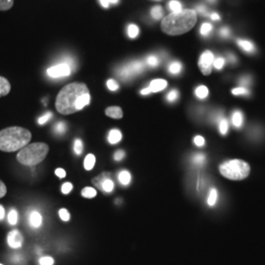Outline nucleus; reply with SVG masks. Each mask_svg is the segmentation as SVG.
<instances>
[{
    "label": "nucleus",
    "mask_w": 265,
    "mask_h": 265,
    "mask_svg": "<svg viewBox=\"0 0 265 265\" xmlns=\"http://www.w3.org/2000/svg\"><path fill=\"white\" fill-rule=\"evenodd\" d=\"M90 102V93L86 84L72 83L57 94L55 107L63 115H70L84 109Z\"/></svg>",
    "instance_id": "1"
},
{
    "label": "nucleus",
    "mask_w": 265,
    "mask_h": 265,
    "mask_svg": "<svg viewBox=\"0 0 265 265\" xmlns=\"http://www.w3.org/2000/svg\"><path fill=\"white\" fill-rule=\"evenodd\" d=\"M196 23L197 12L193 9H186L164 17L161 29L169 36H179L192 30Z\"/></svg>",
    "instance_id": "2"
},
{
    "label": "nucleus",
    "mask_w": 265,
    "mask_h": 265,
    "mask_svg": "<svg viewBox=\"0 0 265 265\" xmlns=\"http://www.w3.org/2000/svg\"><path fill=\"white\" fill-rule=\"evenodd\" d=\"M32 140V134L22 127L13 126L0 131V151L14 153L21 151Z\"/></svg>",
    "instance_id": "3"
},
{
    "label": "nucleus",
    "mask_w": 265,
    "mask_h": 265,
    "mask_svg": "<svg viewBox=\"0 0 265 265\" xmlns=\"http://www.w3.org/2000/svg\"><path fill=\"white\" fill-rule=\"evenodd\" d=\"M49 152L44 143H34L26 146L17 155V160L25 166H36L43 162Z\"/></svg>",
    "instance_id": "4"
},
{
    "label": "nucleus",
    "mask_w": 265,
    "mask_h": 265,
    "mask_svg": "<svg viewBox=\"0 0 265 265\" xmlns=\"http://www.w3.org/2000/svg\"><path fill=\"white\" fill-rule=\"evenodd\" d=\"M220 173L230 180H243L249 175V165L240 159H233L224 162L219 167Z\"/></svg>",
    "instance_id": "5"
},
{
    "label": "nucleus",
    "mask_w": 265,
    "mask_h": 265,
    "mask_svg": "<svg viewBox=\"0 0 265 265\" xmlns=\"http://www.w3.org/2000/svg\"><path fill=\"white\" fill-rule=\"evenodd\" d=\"M145 64L141 61H134L122 67L119 71V75L124 79H129L132 76L140 74L144 71Z\"/></svg>",
    "instance_id": "6"
},
{
    "label": "nucleus",
    "mask_w": 265,
    "mask_h": 265,
    "mask_svg": "<svg viewBox=\"0 0 265 265\" xmlns=\"http://www.w3.org/2000/svg\"><path fill=\"white\" fill-rule=\"evenodd\" d=\"M213 61H214V54L209 50L204 51L200 55L199 66L203 75H209L211 73V67L213 64Z\"/></svg>",
    "instance_id": "7"
},
{
    "label": "nucleus",
    "mask_w": 265,
    "mask_h": 265,
    "mask_svg": "<svg viewBox=\"0 0 265 265\" xmlns=\"http://www.w3.org/2000/svg\"><path fill=\"white\" fill-rule=\"evenodd\" d=\"M71 74V66L65 62L47 69V75L53 79L67 77Z\"/></svg>",
    "instance_id": "8"
},
{
    "label": "nucleus",
    "mask_w": 265,
    "mask_h": 265,
    "mask_svg": "<svg viewBox=\"0 0 265 265\" xmlns=\"http://www.w3.org/2000/svg\"><path fill=\"white\" fill-rule=\"evenodd\" d=\"M23 242H24V237H23L22 233L19 230L15 229V230H12L11 232H9V234L7 236V243L10 247L19 248L22 246Z\"/></svg>",
    "instance_id": "9"
},
{
    "label": "nucleus",
    "mask_w": 265,
    "mask_h": 265,
    "mask_svg": "<svg viewBox=\"0 0 265 265\" xmlns=\"http://www.w3.org/2000/svg\"><path fill=\"white\" fill-rule=\"evenodd\" d=\"M166 87H167V82L165 80L156 79V80H154L151 82L149 88H150L151 92H158V91L163 90Z\"/></svg>",
    "instance_id": "10"
},
{
    "label": "nucleus",
    "mask_w": 265,
    "mask_h": 265,
    "mask_svg": "<svg viewBox=\"0 0 265 265\" xmlns=\"http://www.w3.org/2000/svg\"><path fill=\"white\" fill-rule=\"evenodd\" d=\"M29 222H30V225L34 228H39L42 226L43 224V216L40 212L38 211H33L31 214H30V217H29Z\"/></svg>",
    "instance_id": "11"
},
{
    "label": "nucleus",
    "mask_w": 265,
    "mask_h": 265,
    "mask_svg": "<svg viewBox=\"0 0 265 265\" xmlns=\"http://www.w3.org/2000/svg\"><path fill=\"white\" fill-rule=\"evenodd\" d=\"M237 44L240 46L241 49H243L246 53H254L256 51V48L254 44H252L250 41L247 40H238Z\"/></svg>",
    "instance_id": "12"
},
{
    "label": "nucleus",
    "mask_w": 265,
    "mask_h": 265,
    "mask_svg": "<svg viewBox=\"0 0 265 265\" xmlns=\"http://www.w3.org/2000/svg\"><path fill=\"white\" fill-rule=\"evenodd\" d=\"M105 114L113 119H121L123 117V110L119 106H110L105 109Z\"/></svg>",
    "instance_id": "13"
},
{
    "label": "nucleus",
    "mask_w": 265,
    "mask_h": 265,
    "mask_svg": "<svg viewBox=\"0 0 265 265\" xmlns=\"http://www.w3.org/2000/svg\"><path fill=\"white\" fill-rule=\"evenodd\" d=\"M232 123L236 128H241L243 124V112L236 110L232 114Z\"/></svg>",
    "instance_id": "14"
},
{
    "label": "nucleus",
    "mask_w": 265,
    "mask_h": 265,
    "mask_svg": "<svg viewBox=\"0 0 265 265\" xmlns=\"http://www.w3.org/2000/svg\"><path fill=\"white\" fill-rule=\"evenodd\" d=\"M11 90V85L9 83V81L4 78V77H0V97L7 95Z\"/></svg>",
    "instance_id": "15"
},
{
    "label": "nucleus",
    "mask_w": 265,
    "mask_h": 265,
    "mask_svg": "<svg viewBox=\"0 0 265 265\" xmlns=\"http://www.w3.org/2000/svg\"><path fill=\"white\" fill-rule=\"evenodd\" d=\"M123 136L122 132H120L118 129H112L108 134V142L111 145H116L122 140Z\"/></svg>",
    "instance_id": "16"
},
{
    "label": "nucleus",
    "mask_w": 265,
    "mask_h": 265,
    "mask_svg": "<svg viewBox=\"0 0 265 265\" xmlns=\"http://www.w3.org/2000/svg\"><path fill=\"white\" fill-rule=\"evenodd\" d=\"M213 31V26L210 23H204L201 25L199 33L203 37H208Z\"/></svg>",
    "instance_id": "17"
},
{
    "label": "nucleus",
    "mask_w": 265,
    "mask_h": 265,
    "mask_svg": "<svg viewBox=\"0 0 265 265\" xmlns=\"http://www.w3.org/2000/svg\"><path fill=\"white\" fill-rule=\"evenodd\" d=\"M217 198H218V193H217V190L216 189H211L209 191V194H208V198H207V203L209 206H214L216 201H217Z\"/></svg>",
    "instance_id": "18"
},
{
    "label": "nucleus",
    "mask_w": 265,
    "mask_h": 265,
    "mask_svg": "<svg viewBox=\"0 0 265 265\" xmlns=\"http://www.w3.org/2000/svg\"><path fill=\"white\" fill-rule=\"evenodd\" d=\"M95 164V156L93 155H88L86 156L85 160H84V166H85V169L90 171L93 166Z\"/></svg>",
    "instance_id": "19"
},
{
    "label": "nucleus",
    "mask_w": 265,
    "mask_h": 265,
    "mask_svg": "<svg viewBox=\"0 0 265 265\" xmlns=\"http://www.w3.org/2000/svg\"><path fill=\"white\" fill-rule=\"evenodd\" d=\"M131 179H132L131 174L128 171H126V170L120 172V174H119V181L124 186L129 185L131 183Z\"/></svg>",
    "instance_id": "20"
},
{
    "label": "nucleus",
    "mask_w": 265,
    "mask_h": 265,
    "mask_svg": "<svg viewBox=\"0 0 265 265\" xmlns=\"http://www.w3.org/2000/svg\"><path fill=\"white\" fill-rule=\"evenodd\" d=\"M97 195V192L95 189L90 188V187H86L82 191V196L86 199H93Z\"/></svg>",
    "instance_id": "21"
},
{
    "label": "nucleus",
    "mask_w": 265,
    "mask_h": 265,
    "mask_svg": "<svg viewBox=\"0 0 265 265\" xmlns=\"http://www.w3.org/2000/svg\"><path fill=\"white\" fill-rule=\"evenodd\" d=\"M182 69H183V65L180 62H178V61L172 62L169 65V67H168L169 73L172 74V75H178V74H180L181 71H182Z\"/></svg>",
    "instance_id": "22"
},
{
    "label": "nucleus",
    "mask_w": 265,
    "mask_h": 265,
    "mask_svg": "<svg viewBox=\"0 0 265 265\" xmlns=\"http://www.w3.org/2000/svg\"><path fill=\"white\" fill-rule=\"evenodd\" d=\"M196 95L199 99H204L208 96V88L205 86H199L196 88Z\"/></svg>",
    "instance_id": "23"
},
{
    "label": "nucleus",
    "mask_w": 265,
    "mask_h": 265,
    "mask_svg": "<svg viewBox=\"0 0 265 265\" xmlns=\"http://www.w3.org/2000/svg\"><path fill=\"white\" fill-rule=\"evenodd\" d=\"M152 17L155 20H159L163 17V9L161 6H155L151 11Z\"/></svg>",
    "instance_id": "24"
},
{
    "label": "nucleus",
    "mask_w": 265,
    "mask_h": 265,
    "mask_svg": "<svg viewBox=\"0 0 265 265\" xmlns=\"http://www.w3.org/2000/svg\"><path fill=\"white\" fill-rule=\"evenodd\" d=\"M168 6H169V9L172 11V13H177V12H180L183 10L181 2L178 0H171L169 2Z\"/></svg>",
    "instance_id": "25"
},
{
    "label": "nucleus",
    "mask_w": 265,
    "mask_h": 265,
    "mask_svg": "<svg viewBox=\"0 0 265 265\" xmlns=\"http://www.w3.org/2000/svg\"><path fill=\"white\" fill-rule=\"evenodd\" d=\"M114 183L111 181L110 179H105L102 181V184H101V188L104 192L106 193H111L113 190H114Z\"/></svg>",
    "instance_id": "26"
},
{
    "label": "nucleus",
    "mask_w": 265,
    "mask_h": 265,
    "mask_svg": "<svg viewBox=\"0 0 265 265\" xmlns=\"http://www.w3.org/2000/svg\"><path fill=\"white\" fill-rule=\"evenodd\" d=\"M84 151L83 142L80 139H76L74 142V152L77 155H81Z\"/></svg>",
    "instance_id": "27"
},
{
    "label": "nucleus",
    "mask_w": 265,
    "mask_h": 265,
    "mask_svg": "<svg viewBox=\"0 0 265 265\" xmlns=\"http://www.w3.org/2000/svg\"><path fill=\"white\" fill-rule=\"evenodd\" d=\"M139 33H140V29L137 25H134L131 24L129 25L128 27V36L131 38V39H135L139 36Z\"/></svg>",
    "instance_id": "28"
},
{
    "label": "nucleus",
    "mask_w": 265,
    "mask_h": 265,
    "mask_svg": "<svg viewBox=\"0 0 265 265\" xmlns=\"http://www.w3.org/2000/svg\"><path fill=\"white\" fill-rule=\"evenodd\" d=\"M14 5V0H0V11H7Z\"/></svg>",
    "instance_id": "29"
},
{
    "label": "nucleus",
    "mask_w": 265,
    "mask_h": 265,
    "mask_svg": "<svg viewBox=\"0 0 265 265\" xmlns=\"http://www.w3.org/2000/svg\"><path fill=\"white\" fill-rule=\"evenodd\" d=\"M8 221L11 225H16L18 223V212L16 209L12 208L8 214Z\"/></svg>",
    "instance_id": "30"
},
{
    "label": "nucleus",
    "mask_w": 265,
    "mask_h": 265,
    "mask_svg": "<svg viewBox=\"0 0 265 265\" xmlns=\"http://www.w3.org/2000/svg\"><path fill=\"white\" fill-rule=\"evenodd\" d=\"M232 93L234 95H243V96H248L249 95V90L246 88L243 87H240V88H234L232 90Z\"/></svg>",
    "instance_id": "31"
},
{
    "label": "nucleus",
    "mask_w": 265,
    "mask_h": 265,
    "mask_svg": "<svg viewBox=\"0 0 265 265\" xmlns=\"http://www.w3.org/2000/svg\"><path fill=\"white\" fill-rule=\"evenodd\" d=\"M229 130V123L225 118H222L219 122V131L222 135H226Z\"/></svg>",
    "instance_id": "32"
},
{
    "label": "nucleus",
    "mask_w": 265,
    "mask_h": 265,
    "mask_svg": "<svg viewBox=\"0 0 265 265\" xmlns=\"http://www.w3.org/2000/svg\"><path fill=\"white\" fill-rule=\"evenodd\" d=\"M193 162L195 163V165L197 166H202L205 162V156L202 154H198L195 155L193 158Z\"/></svg>",
    "instance_id": "33"
},
{
    "label": "nucleus",
    "mask_w": 265,
    "mask_h": 265,
    "mask_svg": "<svg viewBox=\"0 0 265 265\" xmlns=\"http://www.w3.org/2000/svg\"><path fill=\"white\" fill-rule=\"evenodd\" d=\"M66 130L67 125L65 122H59L54 127V131L59 135H63L64 132H66Z\"/></svg>",
    "instance_id": "34"
},
{
    "label": "nucleus",
    "mask_w": 265,
    "mask_h": 265,
    "mask_svg": "<svg viewBox=\"0 0 265 265\" xmlns=\"http://www.w3.org/2000/svg\"><path fill=\"white\" fill-rule=\"evenodd\" d=\"M147 64L149 66L156 67L159 64V59L156 55H150L147 57Z\"/></svg>",
    "instance_id": "35"
},
{
    "label": "nucleus",
    "mask_w": 265,
    "mask_h": 265,
    "mask_svg": "<svg viewBox=\"0 0 265 265\" xmlns=\"http://www.w3.org/2000/svg\"><path fill=\"white\" fill-rule=\"evenodd\" d=\"M179 97V92L177 89H172L168 94H167V100L169 102H174L176 101Z\"/></svg>",
    "instance_id": "36"
},
{
    "label": "nucleus",
    "mask_w": 265,
    "mask_h": 265,
    "mask_svg": "<svg viewBox=\"0 0 265 265\" xmlns=\"http://www.w3.org/2000/svg\"><path fill=\"white\" fill-rule=\"evenodd\" d=\"M51 117H52V113H51V112H46V113L44 114L42 117L39 118L38 123H39L40 125H44V124H45L48 120L51 119Z\"/></svg>",
    "instance_id": "37"
},
{
    "label": "nucleus",
    "mask_w": 265,
    "mask_h": 265,
    "mask_svg": "<svg viewBox=\"0 0 265 265\" xmlns=\"http://www.w3.org/2000/svg\"><path fill=\"white\" fill-rule=\"evenodd\" d=\"M225 62L226 61H225V59L223 57H217L213 61V66L215 67V69H217V70H221L225 65Z\"/></svg>",
    "instance_id": "38"
},
{
    "label": "nucleus",
    "mask_w": 265,
    "mask_h": 265,
    "mask_svg": "<svg viewBox=\"0 0 265 265\" xmlns=\"http://www.w3.org/2000/svg\"><path fill=\"white\" fill-rule=\"evenodd\" d=\"M58 213H59L60 218L64 221V222H67V221H69V219H70V213H69V211L67 209H65V208L60 209Z\"/></svg>",
    "instance_id": "39"
},
{
    "label": "nucleus",
    "mask_w": 265,
    "mask_h": 265,
    "mask_svg": "<svg viewBox=\"0 0 265 265\" xmlns=\"http://www.w3.org/2000/svg\"><path fill=\"white\" fill-rule=\"evenodd\" d=\"M106 85H107V88H109L112 91H115V90H117V89L119 88L118 83H117L115 80H113V79H109V80L107 81Z\"/></svg>",
    "instance_id": "40"
},
{
    "label": "nucleus",
    "mask_w": 265,
    "mask_h": 265,
    "mask_svg": "<svg viewBox=\"0 0 265 265\" xmlns=\"http://www.w3.org/2000/svg\"><path fill=\"white\" fill-rule=\"evenodd\" d=\"M240 84L243 86V88H246L250 85L251 83V78L249 76H243L241 79H240Z\"/></svg>",
    "instance_id": "41"
},
{
    "label": "nucleus",
    "mask_w": 265,
    "mask_h": 265,
    "mask_svg": "<svg viewBox=\"0 0 265 265\" xmlns=\"http://www.w3.org/2000/svg\"><path fill=\"white\" fill-rule=\"evenodd\" d=\"M72 190H73V185H72L71 183H69V182H66V183L63 184L62 187H61V191H62V193H63L64 195L69 194Z\"/></svg>",
    "instance_id": "42"
},
{
    "label": "nucleus",
    "mask_w": 265,
    "mask_h": 265,
    "mask_svg": "<svg viewBox=\"0 0 265 265\" xmlns=\"http://www.w3.org/2000/svg\"><path fill=\"white\" fill-rule=\"evenodd\" d=\"M40 263L41 265H53L54 259L50 256H44L40 259Z\"/></svg>",
    "instance_id": "43"
},
{
    "label": "nucleus",
    "mask_w": 265,
    "mask_h": 265,
    "mask_svg": "<svg viewBox=\"0 0 265 265\" xmlns=\"http://www.w3.org/2000/svg\"><path fill=\"white\" fill-rule=\"evenodd\" d=\"M230 35H231L230 29H228V28H226V27L220 29V31H219V36H220L222 39H228V38L230 37Z\"/></svg>",
    "instance_id": "44"
},
{
    "label": "nucleus",
    "mask_w": 265,
    "mask_h": 265,
    "mask_svg": "<svg viewBox=\"0 0 265 265\" xmlns=\"http://www.w3.org/2000/svg\"><path fill=\"white\" fill-rule=\"evenodd\" d=\"M197 11L199 12V14L203 15V16H208V11H207V8L204 6V5H198L197 6Z\"/></svg>",
    "instance_id": "45"
},
{
    "label": "nucleus",
    "mask_w": 265,
    "mask_h": 265,
    "mask_svg": "<svg viewBox=\"0 0 265 265\" xmlns=\"http://www.w3.org/2000/svg\"><path fill=\"white\" fill-rule=\"evenodd\" d=\"M194 143L197 147H203L204 146V139L201 136H197L194 139Z\"/></svg>",
    "instance_id": "46"
},
{
    "label": "nucleus",
    "mask_w": 265,
    "mask_h": 265,
    "mask_svg": "<svg viewBox=\"0 0 265 265\" xmlns=\"http://www.w3.org/2000/svg\"><path fill=\"white\" fill-rule=\"evenodd\" d=\"M125 157V152L124 151H117L116 153H115V155H114V159L116 160V161H120V160H122L123 158Z\"/></svg>",
    "instance_id": "47"
},
{
    "label": "nucleus",
    "mask_w": 265,
    "mask_h": 265,
    "mask_svg": "<svg viewBox=\"0 0 265 265\" xmlns=\"http://www.w3.org/2000/svg\"><path fill=\"white\" fill-rule=\"evenodd\" d=\"M7 193V188L5 186V184L0 180V199L3 198Z\"/></svg>",
    "instance_id": "48"
},
{
    "label": "nucleus",
    "mask_w": 265,
    "mask_h": 265,
    "mask_svg": "<svg viewBox=\"0 0 265 265\" xmlns=\"http://www.w3.org/2000/svg\"><path fill=\"white\" fill-rule=\"evenodd\" d=\"M55 174L56 176L59 177V178H65L66 177V171L62 168H58L55 170Z\"/></svg>",
    "instance_id": "49"
},
{
    "label": "nucleus",
    "mask_w": 265,
    "mask_h": 265,
    "mask_svg": "<svg viewBox=\"0 0 265 265\" xmlns=\"http://www.w3.org/2000/svg\"><path fill=\"white\" fill-rule=\"evenodd\" d=\"M227 59H228V62H230L231 64H235L237 62V57L234 54H232V53L228 54Z\"/></svg>",
    "instance_id": "50"
},
{
    "label": "nucleus",
    "mask_w": 265,
    "mask_h": 265,
    "mask_svg": "<svg viewBox=\"0 0 265 265\" xmlns=\"http://www.w3.org/2000/svg\"><path fill=\"white\" fill-rule=\"evenodd\" d=\"M209 17L211 18L212 21H219L220 20V16L217 13H211V14H209Z\"/></svg>",
    "instance_id": "51"
},
{
    "label": "nucleus",
    "mask_w": 265,
    "mask_h": 265,
    "mask_svg": "<svg viewBox=\"0 0 265 265\" xmlns=\"http://www.w3.org/2000/svg\"><path fill=\"white\" fill-rule=\"evenodd\" d=\"M4 216H5V209L2 205H0V221L4 219Z\"/></svg>",
    "instance_id": "52"
},
{
    "label": "nucleus",
    "mask_w": 265,
    "mask_h": 265,
    "mask_svg": "<svg viewBox=\"0 0 265 265\" xmlns=\"http://www.w3.org/2000/svg\"><path fill=\"white\" fill-rule=\"evenodd\" d=\"M99 1H100V4L102 5L103 8H108V6H109L108 0H99Z\"/></svg>",
    "instance_id": "53"
},
{
    "label": "nucleus",
    "mask_w": 265,
    "mask_h": 265,
    "mask_svg": "<svg viewBox=\"0 0 265 265\" xmlns=\"http://www.w3.org/2000/svg\"><path fill=\"white\" fill-rule=\"evenodd\" d=\"M141 93H142L143 95H148V94H150V93H152V92H151V90H150V88H146L141 90Z\"/></svg>",
    "instance_id": "54"
},
{
    "label": "nucleus",
    "mask_w": 265,
    "mask_h": 265,
    "mask_svg": "<svg viewBox=\"0 0 265 265\" xmlns=\"http://www.w3.org/2000/svg\"><path fill=\"white\" fill-rule=\"evenodd\" d=\"M118 1H119V0H108L109 4H110V3H112V4H116Z\"/></svg>",
    "instance_id": "55"
},
{
    "label": "nucleus",
    "mask_w": 265,
    "mask_h": 265,
    "mask_svg": "<svg viewBox=\"0 0 265 265\" xmlns=\"http://www.w3.org/2000/svg\"><path fill=\"white\" fill-rule=\"evenodd\" d=\"M208 2H210V3H214V2H216V0H207Z\"/></svg>",
    "instance_id": "56"
},
{
    "label": "nucleus",
    "mask_w": 265,
    "mask_h": 265,
    "mask_svg": "<svg viewBox=\"0 0 265 265\" xmlns=\"http://www.w3.org/2000/svg\"><path fill=\"white\" fill-rule=\"evenodd\" d=\"M0 265H3V264H1V263H0Z\"/></svg>",
    "instance_id": "57"
}]
</instances>
